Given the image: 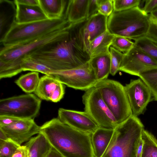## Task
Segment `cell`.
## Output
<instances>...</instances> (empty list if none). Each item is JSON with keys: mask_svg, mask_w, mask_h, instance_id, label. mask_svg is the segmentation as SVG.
<instances>
[{"mask_svg": "<svg viewBox=\"0 0 157 157\" xmlns=\"http://www.w3.org/2000/svg\"><path fill=\"white\" fill-rule=\"evenodd\" d=\"M85 21L73 23L69 36L64 40L24 57L44 65L52 71L71 70L86 63L91 56L83 37Z\"/></svg>", "mask_w": 157, "mask_h": 157, "instance_id": "1", "label": "cell"}, {"mask_svg": "<svg viewBox=\"0 0 157 157\" xmlns=\"http://www.w3.org/2000/svg\"><path fill=\"white\" fill-rule=\"evenodd\" d=\"M51 146L65 157H95L92 134L83 132L54 118L40 126Z\"/></svg>", "mask_w": 157, "mask_h": 157, "instance_id": "2", "label": "cell"}, {"mask_svg": "<svg viewBox=\"0 0 157 157\" xmlns=\"http://www.w3.org/2000/svg\"><path fill=\"white\" fill-rule=\"evenodd\" d=\"M144 126L132 115L114 129L112 138L101 157H136L138 146Z\"/></svg>", "mask_w": 157, "mask_h": 157, "instance_id": "3", "label": "cell"}, {"mask_svg": "<svg viewBox=\"0 0 157 157\" xmlns=\"http://www.w3.org/2000/svg\"><path fill=\"white\" fill-rule=\"evenodd\" d=\"M148 14L139 6L121 11H113L108 18L107 30L115 36L134 40L146 35L149 26Z\"/></svg>", "mask_w": 157, "mask_h": 157, "instance_id": "4", "label": "cell"}, {"mask_svg": "<svg viewBox=\"0 0 157 157\" xmlns=\"http://www.w3.org/2000/svg\"><path fill=\"white\" fill-rule=\"evenodd\" d=\"M70 23L64 15L60 18L25 24H17L13 21L0 42L5 47L22 44L63 28Z\"/></svg>", "mask_w": 157, "mask_h": 157, "instance_id": "5", "label": "cell"}, {"mask_svg": "<svg viewBox=\"0 0 157 157\" xmlns=\"http://www.w3.org/2000/svg\"><path fill=\"white\" fill-rule=\"evenodd\" d=\"M72 24L70 23L63 28L22 44L3 47L0 49V61L21 63V59L25 56L66 39L69 35Z\"/></svg>", "mask_w": 157, "mask_h": 157, "instance_id": "6", "label": "cell"}, {"mask_svg": "<svg viewBox=\"0 0 157 157\" xmlns=\"http://www.w3.org/2000/svg\"><path fill=\"white\" fill-rule=\"evenodd\" d=\"M94 87L100 92L118 124L132 115L124 86L120 82L107 78L98 81Z\"/></svg>", "mask_w": 157, "mask_h": 157, "instance_id": "7", "label": "cell"}, {"mask_svg": "<svg viewBox=\"0 0 157 157\" xmlns=\"http://www.w3.org/2000/svg\"><path fill=\"white\" fill-rule=\"evenodd\" d=\"M41 100L31 94L0 100V116H12L21 119H33L38 114Z\"/></svg>", "mask_w": 157, "mask_h": 157, "instance_id": "8", "label": "cell"}, {"mask_svg": "<svg viewBox=\"0 0 157 157\" xmlns=\"http://www.w3.org/2000/svg\"><path fill=\"white\" fill-rule=\"evenodd\" d=\"M82 101L84 111L99 127L114 129L118 125L96 87L85 91Z\"/></svg>", "mask_w": 157, "mask_h": 157, "instance_id": "9", "label": "cell"}, {"mask_svg": "<svg viewBox=\"0 0 157 157\" xmlns=\"http://www.w3.org/2000/svg\"><path fill=\"white\" fill-rule=\"evenodd\" d=\"M50 75L69 87L85 91L95 86L98 82L89 62L73 69L52 71Z\"/></svg>", "mask_w": 157, "mask_h": 157, "instance_id": "10", "label": "cell"}, {"mask_svg": "<svg viewBox=\"0 0 157 157\" xmlns=\"http://www.w3.org/2000/svg\"><path fill=\"white\" fill-rule=\"evenodd\" d=\"M132 115L144 114L148 104L153 100L151 91L140 78L131 80L124 86Z\"/></svg>", "mask_w": 157, "mask_h": 157, "instance_id": "11", "label": "cell"}, {"mask_svg": "<svg viewBox=\"0 0 157 157\" xmlns=\"http://www.w3.org/2000/svg\"><path fill=\"white\" fill-rule=\"evenodd\" d=\"M156 67L157 63L134 45L124 54L119 71L139 77L141 73Z\"/></svg>", "mask_w": 157, "mask_h": 157, "instance_id": "12", "label": "cell"}, {"mask_svg": "<svg viewBox=\"0 0 157 157\" xmlns=\"http://www.w3.org/2000/svg\"><path fill=\"white\" fill-rule=\"evenodd\" d=\"M40 128L33 119H21L11 124L0 127L9 139L20 146L34 135L40 133Z\"/></svg>", "mask_w": 157, "mask_h": 157, "instance_id": "13", "label": "cell"}, {"mask_svg": "<svg viewBox=\"0 0 157 157\" xmlns=\"http://www.w3.org/2000/svg\"><path fill=\"white\" fill-rule=\"evenodd\" d=\"M58 118L73 128L91 134L99 127L85 111L60 108L58 111Z\"/></svg>", "mask_w": 157, "mask_h": 157, "instance_id": "14", "label": "cell"}, {"mask_svg": "<svg viewBox=\"0 0 157 157\" xmlns=\"http://www.w3.org/2000/svg\"><path fill=\"white\" fill-rule=\"evenodd\" d=\"M108 18L98 13L86 20L82 33L84 44L88 52L91 42L107 30Z\"/></svg>", "mask_w": 157, "mask_h": 157, "instance_id": "15", "label": "cell"}, {"mask_svg": "<svg viewBox=\"0 0 157 157\" xmlns=\"http://www.w3.org/2000/svg\"><path fill=\"white\" fill-rule=\"evenodd\" d=\"M16 6L14 21L17 24H25L48 19L39 6H29L14 1Z\"/></svg>", "mask_w": 157, "mask_h": 157, "instance_id": "16", "label": "cell"}, {"mask_svg": "<svg viewBox=\"0 0 157 157\" xmlns=\"http://www.w3.org/2000/svg\"><path fill=\"white\" fill-rule=\"evenodd\" d=\"M89 0L68 1L65 16L70 22L75 23L87 19Z\"/></svg>", "mask_w": 157, "mask_h": 157, "instance_id": "17", "label": "cell"}, {"mask_svg": "<svg viewBox=\"0 0 157 157\" xmlns=\"http://www.w3.org/2000/svg\"><path fill=\"white\" fill-rule=\"evenodd\" d=\"M114 130L99 127L91 135L95 157H101L106 150L113 136Z\"/></svg>", "mask_w": 157, "mask_h": 157, "instance_id": "18", "label": "cell"}, {"mask_svg": "<svg viewBox=\"0 0 157 157\" xmlns=\"http://www.w3.org/2000/svg\"><path fill=\"white\" fill-rule=\"evenodd\" d=\"M89 62L94 71L98 81L107 78L110 74V52L91 57Z\"/></svg>", "mask_w": 157, "mask_h": 157, "instance_id": "19", "label": "cell"}, {"mask_svg": "<svg viewBox=\"0 0 157 157\" xmlns=\"http://www.w3.org/2000/svg\"><path fill=\"white\" fill-rule=\"evenodd\" d=\"M28 150V157H45L51 146L45 136L41 133L33 137L25 144Z\"/></svg>", "mask_w": 157, "mask_h": 157, "instance_id": "20", "label": "cell"}, {"mask_svg": "<svg viewBox=\"0 0 157 157\" xmlns=\"http://www.w3.org/2000/svg\"><path fill=\"white\" fill-rule=\"evenodd\" d=\"M39 6L47 18L49 19L60 18L63 14L67 0H38Z\"/></svg>", "mask_w": 157, "mask_h": 157, "instance_id": "21", "label": "cell"}, {"mask_svg": "<svg viewBox=\"0 0 157 157\" xmlns=\"http://www.w3.org/2000/svg\"><path fill=\"white\" fill-rule=\"evenodd\" d=\"M115 36L107 30L91 42L88 50L91 57L110 52L109 48Z\"/></svg>", "mask_w": 157, "mask_h": 157, "instance_id": "22", "label": "cell"}, {"mask_svg": "<svg viewBox=\"0 0 157 157\" xmlns=\"http://www.w3.org/2000/svg\"><path fill=\"white\" fill-rule=\"evenodd\" d=\"M60 83L53 77L45 75L40 78L34 93L40 99L50 101L52 94Z\"/></svg>", "mask_w": 157, "mask_h": 157, "instance_id": "23", "label": "cell"}, {"mask_svg": "<svg viewBox=\"0 0 157 157\" xmlns=\"http://www.w3.org/2000/svg\"><path fill=\"white\" fill-rule=\"evenodd\" d=\"M40 80L39 72L33 71L21 75L15 82L23 91L29 94L36 90Z\"/></svg>", "mask_w": 157, "mask_h": 157, "instance_id": "24", "label": "cell"}, {"mask_svg": "<svg viewBox=\"0 0 157 157\" xmlns=\"http://www.w3.org/2000/svg\"><path fill=\"white\" fill-rule=\"evenodd\" d=\"M141 138L143 142L141 157H157V140L151 133L144 129Z\"/></svg>", "mask_w": 157, "mask_h": 157, "instance_id": "25", "label": "cell"}, {"mask_svg": "<svg viewBox=\"0 0 157 157\" xmlns=\"http://www.w3.org/2000/svg\"><path fill=\"white\" fill-rule=\"evenodd\" d=\"M134 41L135 46L157 63V42L146 36Z\"/></svg>", "mask_w": 157, "mask_h": 157, "instance_id": "26", "label": "cell"}, {"mask_svg": "<svg viewBox=\"0 0 157 157\" xmlns=\"http://www.w3.org/2000/svg\"><path fill=\"white\" fill-rule=\"evenodd\" d=\"M139 77L150 89L153 100L157 101V67L141 73Z\"/></svg>", "mask_w": 157, "mask_h": 157, "instance_id": "27", "label": "cell"}, {"mask_svg": "<svg viewBox=\"0 0 157 157\" xmlns=\"http://www.w3.org/2000/svg\"><path fill=\"white\" fill-rule=\"evenodd\" d=\"M21 67L23 71H36L50 75L52 71L44 65L24 57L21 60Z\"/></svg>", "mask_w": 157, "mask_h": 157, "instance_id": "28", "label": "cell"}, {"mask_svg": "<svg viewBox=\"0 0 157 157\" xmlns=\"http://www.w3.org/2000/svg\"><path fill=\"white\" fill-rule=\"evenodd\" d=\"M109 51L110 55V74L114 76L119 71L124 54L113 47H110Z\"/></svg>", "mask_w": 157, "mask_h": 157, "instance_id": "29", "label": "cell"}, {"mask_svg": "<svg viewBox=\"0 0 157 157\" xmlns=\"http://www.w3.org/2000/svg\"><path fill=\"white\" fill-rule=\"evenodd\" d=\"M134 42L125 37L115 36L111 45L112 47L125 54L129 51L134 46Z\"/></svg>", "mask_w": 157, "mask_h": 157, "instance_id": "30", "label": "cell"}, {"mask_svg": "<svg viewBox=\"0 0 157 157\" xmlns=\"http://www.w3.org/2000/svg\"><path fill=\"white\" fill-rule=\"evenodd\" d=\"M20 146L10 140H0V157H12Z\"/></svg>", "mask_w": 157, "mask_h": 157, "instance_id": "31", "label": "cell"}, {"mask_svg": "<svg viewBox=\"0 0 157 157\" xmlns=\"http://www.w3.org/2000/svg\"><path fill=\"white\" fill-rule=\"evenodd\" d=\"M140 0H113V11H121L139 6Z\"/></svg>", "mask_w": 157, "mask_h": 157, "instance_id": "32", "label": "cell"}, {"mask_svg": "<svg viewBox=\"0 0 157 157\" xmlns=\"http://www.w3.org/2000/svg\"><path fill=\"white\" fill-rule=\"evenodd\" d=\"M113 10V0H98V13L108 17Z\"/></svg>", "mask_w": 157, "mask_h": 157, "instance_id": "33", "label": "cell"}, {"mask_svg": "<svg viewBox=\"0 0 157 157\" xmlns=\"http://www.w3.org/2000/svg\"><path fill=\"white\" fill-rule=\"evenodd\" d=\"M149 26L145 36L157 42V19L148 14Z\"/></svg>", "mask_w": 157, "mask_h": 157, "instance_id": "34", "label": "cell"}, {"mask_svg": "<svg viewBox=\"0 0 157 157\" xmlns=\"http://www.w3.org/2000/svg\"><path fill=\"white\" fill-rule=\"evenodd\" d=\"M65 90L64 85L60 82L52 94L50 101L54 102L59 101L63 98Z\"/></svg>", "mask_w": 157, "mask_h": 157, "instance_id": "35", "label": "cell"}, {"mask_svg": "<svg viewBox=\"0 0 157 157\" xmlns=\"http://www.w3.org/2000/svg\"><path fill=\"white\" fill-rule=\"evenodd\" d=\"M98 0H89L87 19L98 13Z\"/></svg>", "mask_w": 157, "mask_h": 157, "instance_id": "36", "label": "cell"}, {"mask_svg": "<svg viewBox=\"0 0 157 157\" xmlns=\"http://www.w3.org/2000/svg\"><path fill=\"white\" fill-rule=\"evenodd\" d=\"M21 120L10 116H0V127L7 126L13 124Z\"/></svg>", "mask_w": 157, "mask_h": 157, "instance_id": "37", "label": "cell"}, {"mask_svg": "<svg viewBox=\"0 0 157 157\" xmlns=\"http://www.w3.org/2000/svg\"><path fill=\"white\" fill-rule=\"evenodd\" d=\"M142 10L147 14L151 13L157 8V0H146Z\"/></svg>", "mask_w": 157, "mask_h": 157, "instance_id": "38", "label": "cell"}, {"mask_svg": "<svg viewBox=\"0 0 157 157\" xmlns=\"http://www.w3.org/2000/svg\"><path fill=\"white\" fill-rule=\"evenodd\" d=\"M12 157H28V150L24 145L19 147Z\"/></svg>", "mask_w": 157, "mask_h": 157, "instance_id": "39", "label": "cell"}, {"mask_svg": "<svg viewBox=\"0 0 157 157\" xmlns=\"http://www.w3.org/2000/svg\"><path fill=\"white\" fill-rule=\"evenodd\" d=\"M17 2L29 6H39L38 0H15Z\"/></svg>", "mask_w": 157, "mask_h": 157, "instance_id": "40", "label": "cell"}, {"mask_svg": "<svg viewBox=\"0 0 157 157\" xmlns=\"http://www.w3.org/2000/svg\"><path fill=\"white\" fill-rule=\"evenodd\" d=\"M45 157H65L54 148L51 147V148Z\"/></svg>", "mask_w": 157, "mask_h": 157, "instance_id": "41", "label": "cell"}, {"mask_svg": "<svg viewBox=\"0 0 157 157\" xmlns=\"http://www.w3.org/2000/svg\"><path fill=\"white\" fill-rule=\"evenodd\" d=\"M143 141L141 138L137 148L136 151V157H141L143 151Z\"/></svg>", "mask_w": 157, "mask_h": 157, "instance_id": "42", "label": "cell"}, {"mask_svg": "<svg viewBox=\"0 0 157 157\" xmlns=\"http://www.w3.org/2000/svg\"><path fill=\"white\" fill-rule=\"evenodd\" d=\"M9 140L4 132L0 129V140L5 141Z\"/></svg>", "mask_w": 157, "mask_h": 157, "instance_id": "43", "label": "cell"}, {"mask_svg": "<svg viewBox=\"0 0 157 157\" xmlns=\"http://www.w3.org/2000/svg\"><path fill=\"white\" fill-rule=\"evenodd\" d=\"M150 14L155 18L157 19V8Z\"/></svg>", "mask_w": 157, "mask_h": 157, "instance_id": "44", "label": "cell"}]
</instances>
